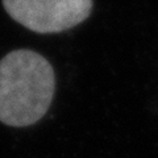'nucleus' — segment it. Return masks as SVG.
<instances>
[{"label":"nucleus","mask_w":158,"mask_h":158,"mask_svg":"<svg viewBox=\"0 0 158 158\" xmlns=\"http://www.w3.org/2000/svg\"><path fill=\"white\" fill-rule=\"evenodd\" d=\"M54 94L50 63L31 50H16L0 61V121L12 127L37 123Z\"/></svg>","instance_id":"nucleus-1"},{"label":"nucleus","mask_w":158,"mask_h":158,"mask_svg":"<svg viewBox=\"0 0 158 158\" xmlns=\"http://www.w3.org/2000/svg\"><path fill=\"white\" fill-rule=\"evenodd\" d=\"M9 16L37 33H58L88 17L92 0H3Z\"/></svg>","instance_id":"nucleus-2"}]
</instances>
